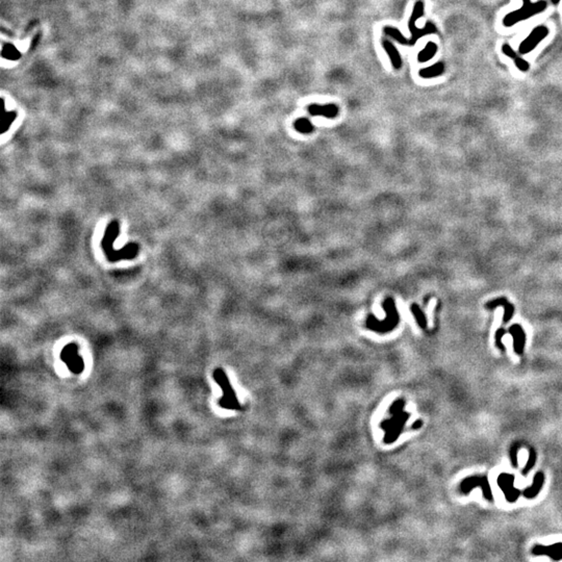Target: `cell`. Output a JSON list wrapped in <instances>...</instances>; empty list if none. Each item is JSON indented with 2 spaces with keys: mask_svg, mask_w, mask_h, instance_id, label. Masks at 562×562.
Masks as SVG:
<instances>
[{
  "mask_svg": "<svg viewBox=\"0 0 562 562\" xmlns=\"http://www.w3.org/2000/svg\"><path fill=\"white\" fill-rule=\"evenodd\" d=\"M498 305H502V306L505 307V316H504V323H507L509 320L511 319L512 315H514V307H512V305L507 302L506 299L504 298H500V299H496V300L492 301V302H488L486 307L487 308H494Z\"/></svg>",
  "mask_w": 562,
  "mask_h": 562,
  "instance_id": "5bb4252c",
  "label": "cell"
},
{
  "mask_svg": "<svg viewBox=\"0 0 562 562\" xmlns=\"http://www.w3.org/2000/svg\"><path fill=\"white\" fill-rule=\"evenodd\" d=\"M522 1L523 5L520 9L512 11L504 16L502 22L505 27H512L523 21L539 15L547 8L546 0H538L535 2H532L531 0H522Z\"/></svg>",
  "mask_w": 562,
  "mask_h": 562,
  "instance_id": "6da1fadb",
  "label": "cell"
},
{
  "mask_svg": "<svg viewBox=\"0 0 562 562\" xmlns=\"http://www.w3.org/2000/svg\"><path fill=\"white\" fill-rule=\"evenodd\" d=\"M446 72V66L443 62H437L433 65L423 68L418 71V75L424 80H430V78H435L438 76L444 75Z\"/></svg>",
  "mask_w": 562,
  "mask_h": 562,
  "instance_id": "30bf717a",
  "label": "cell"
},
{
  "mask_svg": "<svg viewBox=\"0 0 562 562\" xmlns=\"http://www.w3.org/2000/svg\"><path fill=\"white\" fill-rule=\"evenodd\" d=\"M476 486H480L482 488L483 494H484V497L488 501L494 500L493 493L489 488V484H488V481H487L486 477H479V476H476V477L466 478L464 480V482L461 483L460 488L464 494H468L469 492H471V489L476 487Z\"/></svg>",
  "mask_w": 562,
  "mask_h": 562,
  "instance_id": "5b68a950",
  "label": "cell"
},
{
  "mask_svg": "<svg viewBox=\"0 0 562 562\" xmlns=\"http://www.w3.org/2000/svg\"><path fill=\"white\" fill-rule=\"evenodd\" d=\"M419 426H422V421H421V419H418L417 422H416V424L414 425V427H412V428L416 429V428H418Z\"/></svg>",
  "mask_w": 562,
  "mask_h": 562,
  "instance_id": "7402d4cb",
  "label": "cell"
},
{
  "mask_svg": "<svg viewBox=\"0 0 562 562\" xmlns=\"http://www.w3.org/2000/svg\"><path fill=\"white\" fill-rule=\"evenodd\" d=\"M383 32L385 33L387 37L392 38L393 40L399 43V44L409 46V39L405 37V35L399 30H398V28L392 27V26H385L383 28Z\"/></svg>",
  "mask_w": 562,
  "mask_h": 562,
  "instance_id": "9a60e30c",
  "label": "cell"
},
{
  "mask_svg": "<svg viewBox=\"0 0 562 562\" xmlns=\"http://www.w3.org/2000/svg\"><path fill=\"white\" fill-rule=\"evenodd\" d=\"M382 307L386 312V319L383 321H379L374 316L369 315L366 322V326L371 330H374L379 333H386L388 331H392L395 327L399 323V314L396 307V303L393 298H387L382 303Z\"/></svg>",
  "mask_w": 562,
  "mask_h": 562,
  "instance_id": "7a4b0ae2",
  "label": "cell"
},
{
  "mask_svg": "<svg viewBox=\"0 0 562 562\" xmlns=\"http://www.w3.org/2000/svg\"><path fill=\"white\" fill-rule=\"evenodd\" d=\"M505 333H506V331H505L503 328H500L499 330L497 331V333H496V343H497V347L499 348V349H501L502 351H504V347H503V344L501 343V338H502V337L504 336Z\"/></svg>",
  "mask_w": 562,
  "mask_h": 562,
  "instance_id": "44dd1931",
  "label": "cell"
},
{
  "mask_svg": "<svg viewBox=\"0 0 562 562\" xmlns=\"http://www.w3.org/2000/svg\"><path fill=\"white\" fill-rule=\"evenodd\" d=\"M502 52L505 56H507V58H509L511 60H514L516 56L520 54V53H517L514 49L512 48V46H510V44H508V43H505V44H503Z\"/></svg>",
  "mask_w": 562,
  "mask_h": 562,
  "instance_id": "ffe728a7",
  "label": "cell"
},
{
  "mask_svg": "<svg viewBox=\"0 0 562 562\" xmlns=\"http://www.w3.org/2000/svg\"><path fill=\"white\" fill-rule=\"evenodd\" d=\"M509 333L512 334V337L514 338V351L518 355H522L524 346L526 343V333L524 332L522 326L520 325L511 326L509 329Z\"/></svg>",
  "mask_w": 562,
  "mask_h": 562,
  "instance_id": "8fae6325",
  "label": "cell"
},
{
  "mask_svg": "<svg viewBox=\"0 0 562 562\" xmlns=\"http://www.w3.org/2000/svg\"><path fill=\"white\" fill-rule=\"evenodd\" d=\"M544 482H545V475H544V473L538 472L535 475L534 484H532V486H530L529 488L524 490L525 497L528 498V499H533V498H535L539 494L540 490H542L543 485H544Z\"/></svg>",
  "mask_w": 562,
  "mask_h": 562,
  "instance_id": "4fadbf2b",
  "label": "cell"
},
{
  "mask_svg": "<svg viewBox=\"0 0 562 562\" xmlns=\"http://www.w3.org/2000/svg\"><path fill=\"white\" fill-rule=\"evenodd\" d=\"M437 50H438V46H437L436 43L431 42V41L428 42L426 44V46L417 54L418 63L429 62L430 60L434 58L435 54L437 53Z\"/></svg>",
  "mask_w": 562,
  "mask_h": 562,
  "instance_id": "7c38bea8",
  "label": "cell"
},
{
  "mask_svg": "<svg viewBox=\"0 0 562 562\" xmlns=\"http://www.w3.org/2000/svg\"><path fill=\"white\" fill-rule=\"evenodd\" d=\"M532 553H534V555H546V556H550L553 560H561L562 544H555L550 546H536L534 549L532 550Z\"/></svg>",
  "mask_w": 562,
  "mask_h": 562,
  "instance_id": "ba28073f",
  "label": "cell"
},
{
  "mask_svg": "<svg viewBox=\"0 0 562 562\" xmlns=\"http://www.w3.org/2000/svg\"><path fill=\"white\" fill-rule=\"evenodd\" d=\"M294 127L295 129L303 134H306V133H310L314 131V125L310 122V120H308L307 118H299L295 121L294 123Z\"/></svg>",
  "mask_w": 562,
  "mask_h": 562,
  "instance_id": "2e32d148",
  "label": "cell"
},
{
  "mask_svg": "<svg viewBox=\"0 0 562 562\" xmlns=\"http://www.w3.org/2000/svg\"><path fill=\"white\" fill-rule=\"evenodd\" d=\"M411 311L412 314H414L417 324L422 327V328H426L427 327V321H426V317L423 314V311L421 310L417 304H414L411 306Z\"/></svg>",
  "mask_w": 562,
  "mask_h": 562,
  "instance_id": "e0dca14e",
  "label": "cell"
},
{
  "mask_svg": "<svg viewBox=\"0 0 562 562\" xmlns=\"http://www.w3.org/2000/svg\"><path fill=\"white\" fill-rule=\"evenodd\" d=\"M512 61H514V66L518 70H520L521 72L526 73V72H528V71H529V69H530V64H529L528 61H526L521 54H518L516 56V58L514 60H512Z\"/></svg>",
  "mask_w": 562,
  "mask_h": 562,
  "instance_id": "ac0fdd59",
  "label": "cell"
},
{
  "mask_svg": "<svg viewBox=\"0 0 562 562\" xmlns=\"http://www.w3.org/2000/svg\"><path fill=\"white\" fill-rule=\"evenodd\" d=\"M425 14V3L423 0H417L414 9H412L411 16L408 20V30L411 32V38L409 39V46H414L416 43L424 35L433 34L437 32L435 24L432 22H427L423 28L417 26V21L422 18Z\"/></svg>",
  "mask_w": 562,
  "mask_h": 562,
  "instance_id": "3957f363",
  "label": "cell"
},
{
  "mask_svg": "<svg viewBox=\"0 0 562 562\" xmlns=\"http://www.w3.org/2000/svg\"><path fill=\"white\" fill-rule=\"evenodd\" d=\"M560 1H561V0H551V3L553 5H558L560 3Z\"/></svg>",
  "mask_w": 562,
  "mask_h": 562,
  "instance_id": "603a6c76",
  "label": "cell"
},
{
  "mask_svg": "<svg viewBox=\"0 0 562 562\" xmlns=\"http://www.w3.org/2000/svg\"><path fill=\"white\" fill-rule=\"evenodd\" d=\"M535 460H536V453H535V450L533 449V448H531V449H530V457H529V461H528L527 466H526L524 467V469H523V472H522V474H523V475H527V474L529 473L530 469H531L533 466H534V465H535Z\"/></svg>",
  "mask_w": 562,
  "mask_h": 562,
  "instance_id": "d6986e66",
  "label": "cell"
},
{
  "mask_svg": "<svg viewBox=\"0 0 562 562\" xmlns=\"http://www.w3.org/2000/svg\"><path fill=\"white\" fill-rule=\"evenodd\" d=\"M382 47L384 48V50L386 51L388 58L390 60V63H392L393 67L396 70H399L402 68V58L398 51V49L396 48V46L393 44L392 42H389L388 40H384L382 42Z\"/></svg>",
  "mask_w": 562,
  "mask_h": 562,
  "instance_id": "9c48e42d",
  "label": "cell"
},
{
  "mask_svg": "<svg viewBox=\"0 0 562 562\" xmlns=\"http://www.w3.org/2000/svg\"><path fill=\"white\" fill-rule=\"evenodd\" d=\"M308 112L310 113L311 116H321V117H325V118H328V119H333L336 118L338 115V108L337 105L333 104V103H328V104H310L308 106Z\"/></svg>",
  "mask_w": 562,
  "mask_h": 562,
  "instance_id": "52a82bcc",
  "label": "cell"
},
{
  "mask_svg": "<svg viewBox=\"0 0 562 562\" xmlns=\"http://www.w3.org/2000/svg\"><path fill=\"white\" fill-rule=\"evenodd\" d=\"M550 33V30L546 25L535 26L531 32L526 37L518 46V53L521 55L528 54L538 46L540 42H543Z\"/></svg>",
  "mask_w": 562,
  "mask_h": 562,
  "instance_id": "277c9868",
  "label": "cell"
},
{
  "mask_svg": "<svg viewBox=\"0 0 562 562\" xmlns=\"http://www.w3.org/2000/svg\"><path fill=\"white\" fill-rule=\"evenodd\" d=\"M514 476L509 475V474H502L499 476V478H498V484L502 488V490L505 494V497H506V500L508 502H515L518 497H520L521 492L518 489L514 488Z\"/></svg>",
  "mask_w": 562,
  "mask_h": 562,
  "instance_id": "8992f818",
  "label": "cell"
}]
</instances>
